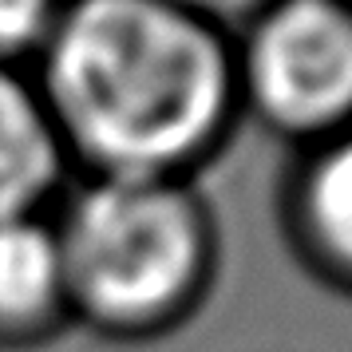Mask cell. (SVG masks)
Listing matches in <instances>:
<instances>
[{"label": "cell", "instance_id": "52a82bcc", "mask_svg": "<svg viewBox=\"0 0 352 352\" xmlns=\"http://www.w3.org/2000/svg\"><path fill=\"white\" fill-rule=\"evenodd\" d=\"M52 0H0V56L20 52L48 28Z\"/></svg>", "mask_w": 352, "mask_h": 352}, {"label": "cell", "instance_id": "ba28073f", "mask_svg": "<svg viewBox=\"0 0 352 352\" xmlns=\"http://www.w3.org/2000/svg\"><path fill=\"white\" fill-rule=\"evenodd\" d=\"M190 4H210V8H241V4H254V0H190Z\"/></svg>", "mask_w": 352, "mask_h": 352}, {"label": "cell", "instance_id": "7a4b0ae2", "mask_svg": "<svg viewBox=\"0 0 352 352\" xmlns=\"http://www.w3.org/2000/svg\"><path fill=\"white\" fill-rule=\"evenodd\" d=\"M64 285L99 317L146 320L194 285L198 218L159 178H107L83 194L60 241Z\"/></svg>", "mask_w": 352, "mask_h": 352}, {"label": "cell", "instance_id": "3957f363", "mask_svg": "<svg viewBox=\"0 0 352 352\" xmlns=\"http://www.w3.org/2000/svg\"><path fill=\"white\" fill-rule=\"evenodd\" d=\"M257 103L285 127H324L352 111V12L336 0H285L254 36Z\"/></svg>", "mask_w": 352, "mask_h": 352}, {"label": "cell", "instance_id": "8992f818", "mask_svg": "<svg viewBox=\"0 0 352 352\" xmlns=\"http://www.w3.org/2000/svg\"><path fill=\"white\" fill-rule=\"evenodd\" d=\"M309 214L329 254L352 265V139L317 166L309 186Z\"/></svg>", "mask_w": 352, "mask_h": 352}, {"label": "cell", "instance_id": "5b68a950", "mask_svg": "<svg viewBox=\"0 0 352 352\" xmlns=\"http://www.w3.org/2000/svg\"><path fill=\"white\" fill-rule=\"evenodd\" d=\"M64 289L60 238L32 214L0 218V320L44 317Z\"/></svg>", "mask_w": 352, "mask_h": 352}, {"label": "cell", "instance_id": "6da1fadb", "mask_svg": "<svg viewBox=\"0 0 352 352\" xmlns=\"http://www.w3.org/2000/svg\"><path fill=\"white\" fill-rule=\"evenodd\" d=\"M52 107L115 178H159L226 107L214 36L170 0H80L48 60Z\"/></svg>", "mask_w": 352, "mask_h": 352}, {"label": "cell", "instance_id": "277c9868", "mask_svg": "<svg viewBox=\"0 0 352 352\" xmlns=\"http://www.w3.org/2000/svg\"><path fill=\"white\" fill-rule=\"evenodd\" d=\"M56 175V143L36 99L0 72V218H20Z\"/></svg>", "mask_w": 352, "mask_h": 352}]
</instances>
